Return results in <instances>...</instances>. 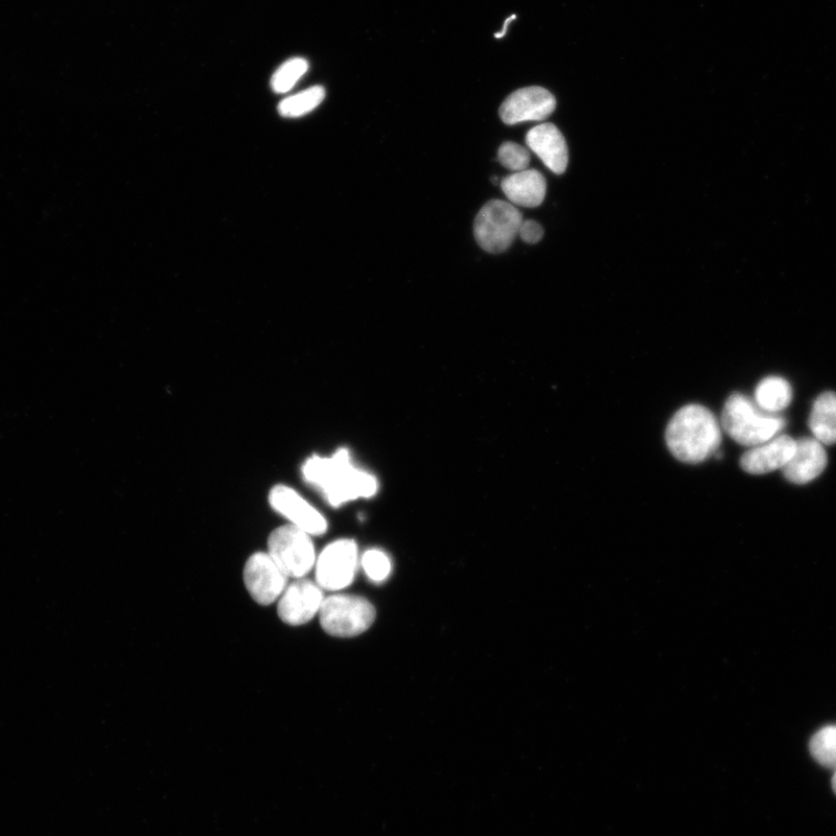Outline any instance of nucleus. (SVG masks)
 <instances>
[{
  "instance_id": "1",
  "label": "nucleus",
  "mask_w": 836,
  "mask_h": 836,
  "mask_svg": "<svg viewBox=\"0 0 836 836\" xmlns=\"http://www.w3.org/2000/svg\"><path fill=\"white\" fill-rule=\"evenodd\" d=\"M302 476L307 482L318 487L333 506L374 497L378 491L377 479L355 469L351 454L345 449L337 451L332 458H310L302 467Z\"/></svg>"
},
{
  "instance_id": "2",
  "label": "nucleus",
  "mask_w": 836,
  "mask_h": 836,
  "mask_svg": "<svg viewBox=\"0 0 836 836\" xmlns=\"http://www.w3.org/2000/svg\"><path fill=\"white\" fill-rule=\"evenodd\" d=\"M667 447L682 462L700 463L722 443V429L706 407L689 405L672 416L666 430Z\"/></svg>"
},
{
  "instance_id": "3",
  "label": "nucleus",
  "mask_w": 836,
  "mask_h": 836,
  "mask_svg": "<svg viewBox=\"0 0 836 836\" xmlns=\"http://www.w3.org/2000/svg\"><path fill=\"white\" fill-rule=\"evenodd\" d=\"M722 426L736 443L754 448L780 435L785 421L777 415L761 410L746 395L736 393L725 404Z\"/></svg>"
},
{
  "instance_id": "4",
  "label": "nucleus",
  "mask_w": 836,
  "mask_h": 836,
  "mask_svg": "<svg viewBox=\"0 0 836 836\" xmlns=\"http://www.w3.org/2000/svg\"><path fill=\"white\" fill-rule=\"evenodd\" d=\"M318 616L324 633L337 638H353L374 625L377 612L364 597L337 594L324 598Z\"/></svg>"
},
{
  "instance_id": "5",
  "label": "nucleus",
  "mask_w": 836,
  "mask_h": 836,
  "mask_svg": "<svg viewBox=\"0 0 836 836\" xmlns=\"http://www.w3.org/2000/svg\"><path fill=\"white\" fill-rule=\"evenodd\" d=\"M523 221L515 205L492 200L487 202L477 216L474 237L484 251L501 253L514 243Z\"/></svg>"
},
{
  "instance_id": "6",
  "label": "nucleus",
  "mask_w": 836,
  "mask_h": 836,
  "mask_svg": "<svg viewBox=\"0 0 836 836\" xmlns=\"http://www.w3.org/2000/svg\"><path fill=\"white\" fill-rule=\"evenodd\" d=\"M268 553L276 566L294 579L311 573L317 557L311 534L291 524L278 527L270 534Z\"/></svg>"
},
{
  "instance_id": "7",
  "label": "nucleus",
  "mask_w": 836,
  "mask_h": 836,
  "mask_svg": "<svg viewBox=\"0 0 836 836\" xmlns=\"http://www.w3.org/2000/svg\"><path fill=\"white\" fill-rule=\"evenodd\" d=\"M358 566V547L354 541L339 540L324 547L316 557V584L338 592L353 584Z\"/></svg>"
},
{
  "instance_id": "8",
  "label": "nucleus",
  "mask_w": 836,
  "mask_h": 836,
  "mask_svg": "<svg viewBox=\"0 0 836 836\" xmlns=\"http://www.w3.org/2000/svg\"><path fill=\"white\" fill-rule=\"evenodd\" d=\"M243 579L252 599L265 607L278 602L289 585V577L268 552H255L249 556Z\"/></svg>"
},
{
  "instance_id": "9",
  "label": "nucleus",
  "mask_w": 836,
  "mask_h": 836,
  "mask_svg": "<svg viewBox=\"0 0 836 836\" xmlns=\"http://www.w3.org/2000/svg\"><path fill=\"white\" fill-rule=\"evenodd\" d=\"M324 598L323 589L316 583L296 578L278 599V616L291 626L307 624L320 614Z\"/></svg>"
},
{
  "instance_id": "10",
  "label": "nucleus",
  "mask_w": 836,
  "mask_h": 836,
  "mask_svg": "<svg viewBox=\"0 0 836 836\" xmlns=\"http://www.w3.org/2000/svg\"><path fill=\"white\" fill-rule=\"evenodd\" d=\"M269 502L278 514L290 521L291 525L307 532L311 536H321L328 530L327 520L291 487H273Z\"/></svg>"
},
{
  "instance_id": "11",
  "label": "nucleus",
  "mask_w": 836,
  "mask_h": 836,
  "mask_svg": "<svg viewBox=\"0 0 836 836\" xmlns=\"http://www.w3.org/2000/svg\"><path fill=\"white\" fill-rule=\"evenodd\" d=\"M556 101L552 93L541 86H530L511 93L500 107V116L506 125L527 122H544L554 112Z\"/></svg>"
},
{
  "instance_id": "12",
  "label": "nucleus",
  "mask_w": 836,
  "mask_h": 836,
  "mask_svg": "<svg viewBox=\"0 0 836 836\" xmlns=\"http://www.w3.org/2000/svg\"><path fill=\"white\" fill-rule=\"evenodd\" d=\"M796 450V440L777 435L765 443L751 448L740 459L741 469L750 474L762 476L782 470Z\"/></svg>"
},
{
  "instance_id": "13",
  "label": "nucleus",
  "mask_w": 836,
  "mask_h": 836,
  "mask_svg": "<svg viewBox=\"0 0 836 836\" xmlns=\"http://www.w3.org/2000/svg\"><path fill=\"white\" fill-rule=\"evenodd\" d=\"M827 453L816 438L796 440V450L792 459L782 469L788 482L806 484L816 480L827 467Z\"/></svg>"
},
{
  "instance_id": "14",
  "label": "nucleus",
  "mask_w": 836,
  "mask_h": 836,
  "mask_svg": "<svg viewBox=\"0 0 836 836\" xmlns=\"http://www.w3.org/2000/svg\"><path fill=\"white\" fill-rule=\"evenodd\" d=\"M526 145L553 174L563 175L566 171L568 147L564 135L553 124L532 128L526 134Z\"/></svg>"
},
{
  "instance_id": "15",
  "label": "nucleus",
  "mask_w": 836,
  "mask_h": 836,
  "mask_svg": "<svg viewBox=\"0 0 836 836\" xmlns=\"http://www.w3.org/2000/svg\"><path fill=\"white\" fill-rule=\"evenodd\" d=\"M501 188L510 203L534 208L543 203L547 184L540 171L524 170L504 178Z\"/></svg>"
},
{
  "instance_id": "16",
  "label": "nucleus",
  "mask_w": 836,
  "mask_h": 836,
  "mask_svg": "<svg viewBox=\"0 0 836 836\" xmlns=\"http://www.w3.org/2000/svg\"><path fill=\"white\" fill-rule=\"evenodd\" d=\"M808 426L823 446L836 445V393L826 391L813 404Z\"/></svg>"
},
{
  "instance_id": "17",
  "label": "nucleus",
  "mask_w": 836,
  "mask_h": 836,
  "mask_svg": "<svg viewBox=\"0 0 836 836\" xmlns=\"http://www.w3.org/2000/svg\"><path fill=\"white\" fill-rule=\"evenodd\" d=\"M754 399L761 410L776 415L792 404L793 388L781 377H769L757 385Z\"/></svg>"
},
{
  "instance_id": "18",
  "label": "nucleus",
  "mask_w": 836,
  "mask_h": 836,
  "mask_svg": "<svg viewBox=\"0 0 836 836\" xmlns=\"http://www.w3.org/2000/svg\"><path fill=\"white\" fill-rule=\"evenodd\" d=\"M324 98V87L320 85L313 86L284 100L279 104L278 111L284 118H301V116L311 113L320 106Z\"/></svg>"
},
{
  "instance_id": "19",
  "label": "nucleus",
  "mask_w": 836,
  "mask_h": 836,
  "mask_svg": "<svg viewBox=\"0 0 836 836\" xmlns=\"http://www.w3.org/2000/svg\"><path fill=\"white\" fill-rule=\"evenodd\" d=\"M809 752L825 769L836 771V725L825 727L813 735Z\"/></svg>"
},
{
  "instance_id": "20",
  "label": "nucleus",
  "mask_w": 836,
  "mask_h": 836,
  "mask_svg": "<svg viewBox=\"0 0 836 836\" xmlns=\"http://www.w3.org/2000/svg\"><path fill=\"white\" fill-rule=\"evenodd\" d=\"M310 64L305 59L294 58L278 67L271 80L275 93H286L309 72Z\"/></svg>"
},
{
  "instance_id": "21",
  "label": "nucleus",
  "mask_w": 836,
  "mask_h": 836,
  "mask_svg": "<svg viewBox=\"0 0 836 836\" xmlns=\"http://www.w3.org/2000/svg\"><path fill=\"white\" fill-rule=\"evenodd\" d=\"M362 566L369 579L380 584L391 573V563L386 553L379 550H368L362 557Z\"/></svg>"
},
{
  "instance_id": "22",
  "label": "nucleus",
  "mask_w": 836,
  "mask_h": 836,
  "mask_svg": "<svg viewBox=\"0 0 836 836\" xmlns=\"http://www.w3.org/2000/svg\"><path fill=\"white\" fill-rule=\"evenodd\" d=\"M498 158L504 168L515 173L526 170L531 161L530 151L514 143L503 144L499 149Z\"/></svg>"
},
{
  "instance_id": "23",
  "label": "nucleus",
  "mask_w": 836,
  "mask_h": 836,
  "mask_svg": "<svg viewBox=\"0 0 836 836\" xmlns=\"http://www.w3.org/2000/svg\"><path fill=\"white\" fill-rule=\"evenodd\" d=\"M519 236L525 243L536 244L542 241L544 237V229L536 221H523Z\"/></svg>"
},
{
  "instance_id": "24",
  "label": "nucleus",
  "mask_w": 836,
  "mask_h": 836,
  "mask_svg": "<svg viewBox=\"0 0 836 836\" xmlns=\"http://www.w3.org/2000/svg\"><path fill=\"white\" fill-rule=\"evenodd\" d=\"M516 15L508 18V20L504 22L503 31L501 33L495 34L497 39H501L505 35V32L508 30V23L515 20Z\"/></svg>"
},
{
  "instance_id": "25",
  "label": "nucleus",
  "mask_w": 836,
  "mask_h": 836,
  "mask_svg": "<svg viewBox=\"0 0 836 836\" xmlns=\"http://www.w3.org/2000/svg\"><path fill=\"white\" fill-rule=\"evenodd\" d=\"M832 787H833L834 794L836 795V771H835L834 776L832 778Z\"/></svg>"
}]
</instances>
